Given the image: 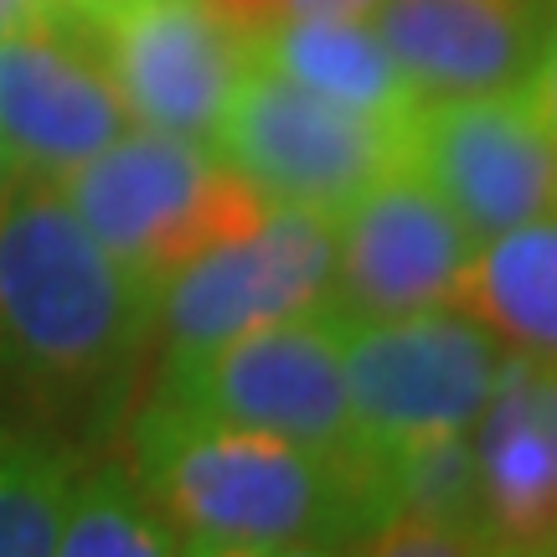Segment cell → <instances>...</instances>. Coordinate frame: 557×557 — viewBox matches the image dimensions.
I'll list each match as a JSON object with an SVG mask.
<instances>
[{"label": "cell", "mask_w": 557, "mask_h": 557, "mask_svg": "<svg viewBox=\"0 0 557 557\" xmlns=\"http://www.w3.org/2000/svg\"><path fill=\"white\" fill-rule=\"evenodd\" d=\"M156 346V284L103 248L52 181H0V377L52 413L120 408Z\"/></svg>", "instance_id": "obj_1"}, {"label": "cell", "mask_w": 557, "mask_h": 557, "mask_svg": "<svg viewBox=\"0 0 557 557\" xmlns=\"http://www.w3.org/2000/svg\"><path fill=\"white\" fill-rule=\"evenodd\" d=\"M129 470L197 542H274L357 553L393 517L377 455H315L227 418L145 398L129 423Z\"/></svg>", "instance_id": "obj_2"}, {"label": "cell", "mask_w": 557, "mask_h": 557, "mask_svg": "<svg viewBox=\"0 0 557 557\" xmlns=\"http://www.w3.org/2000/svg\"><path fill=\"white\" fill-rule=\"evenodd\" d=\"M52 186L83 227L156 289L191 259L253 233L269 212V201L222 165L212 145L145 124H129Z\"/></svg>", "instance_id": "obj_3"}, {"label": "cell", "mask_w": 557, "mask_h": 557, "mask_svg": "<svg viewBox=\"0 0 557 557\" xmlns=\"http://www.w3.org/2000/svg\"><path fill=\"white\" fill-rule=\"evenodd\" d=\"M398 129L403 120L361 114L253 58L212 129V150L269 207H305L336 222L372 181L403 165Z\"/></svg>", "instance_id": "obj_4"}, {"label": "cell", "mask_w": 557, "mask_h": 557, "mask_svg": "<svg viewBox=\"0 0 557 557\" xmlns=\"http://www.w3.org/2000/svg\"><path fill=\"white\" fill-rule=\"evenodd\" d=\"M398 135L403 165L475 243L553 212V73L496 94L413 99Z\"/></svg>", "instance_id": "obj_5"}, {"label": "cell", "mask_w": 557, "mask_h": 557, "mask_svg": "<svg viewBox=\"0 0 557 557\" xmlns=\"http://www.w3.org/2000/svg\"><path fill=\"white\" fill-rule=\"evenodd\" d=\"M156 398L289 438L315 455H357L341 315L269 320L191 357H160Z\"/></svg>", "instance_id": "obj_6"}, {"label": "cell", "mask_w": 557, "mask_h": 557, "mask_svg": "<svg viewBox=\"0 0 557 557\" xmlns=\"http://www.w3.org/2000/svg\"><path fill=\"white\" fill-rule=\"evenodd\" d=\"M506 357L511 351H500L475 320L444 305L393 320L341 315L351 429L367 449L470 434L506 372Z\"/></svg>", "instance_id": "obj_7"}, {"label": "cell", "mask_w": 557, "mask_h": 557, "mask_svg": "<svg viewBox=\"0 0 557 557\" xmlns=\"http://www.w3.org/2000/svg\"><path fill=\"white\" fill-rule=\"evenodd\" d=\"M94 47L129 120L212 145L259 41L238 37L201 0H62Z\"/></svg>", "instance_id": "obj_8"}, {"label": "cell", "mask_w": 557, "mask_h": 557, "mask_svg": "<svg viewBox=\"0 0 557 557\" xmlns=\"http://www.w3.org/2000/svg\"><path fill=\"white\" fill-rule=\"evenodd\" d=\"M336 222L305 207H269L243 238L191 259L156 289L160 357H191L248 325L331 310Z\"/></svg>", "instance_id": "obj_9"}, {"label": "cell", "mask_w": 557, "mask_h": 557, "mask_svg": "<svg viewBox=\"0 0 557 557\" xmlns=\"http://www.w3.org/2000/svg\"><path fill=\"white\" fill-rule=\"evenodd\" d=\"M129 109L62 0L0 37V160L5 176L62 181L129 129Z\"/></svg>", "instance_id": "obj_10"}, {"label": "cell", "mask_w": 557, "mask_h": 557, "mask_svg": "<svg viewBox=\"0 0 557 557\" xmlns=\"http://www.w3.org/2000/svg\"><path fill=\"white\" fill-rule=\"evenodd\" d=\"M470 248L475 238L465 222L408 165H393L336 218L331 315L393 320L438 310Z\"/></svg>", "instance_id": "obj_11"}, {"label": "cell", "mask_w": 557, "mask_h": 557, "mask_svg": "<svg viewBox=\"0 0 557 557\" xmlns=\"http://www.w3.org/2000/svg\"><path fill=\"white\" fill-rule=\"evenodd\" d=\"M367 26L413 99L496 94L553 73L547 0H377Z\"/></svg>", "instance_id": "obj_12"}, {"label": "cell", "mask_w": 557, "mask_h": 557, "mask_svg": "<svg viewBox=\"0 0 557 557\" xmlns=\"http://www.w3.org/2000/svg\"><path fill=\"white\" fill-rule=\"evenodd\" d=\"M480 527L491 547H542L557 537V387L553 361L506 357L496 393L470 429Z\"/></svg>", "instance_id": "obj_13"}, {"label": "cell", "mask_w": 557, "mask_h": 557, "mask_svg": "<svg viewBox=\"0 0 557 557\" xmlns=\"http://www.w3.org/2000/svg\"><path fill=\"white\" fill-rule=\"evenodd\" d=\"M444 310L475 320L500 351L532 361L557 357V222L532 218L480 238L459 269Z\"/></svg>", "instance_id": "obj_14"}, {"label": "cell", "mask_w": 557, "mask_h": 557, "mask_svg": "<svg viewBox=\"0 0 557 557\" xmlns=\"http://www.w3.org/2000/svg\"><path fill=\"white\" fill-rule=\"evenodd\" d=\"M259 58L325 99L351 103L361 114L403 120L413 109V88L393 67L387 47L367 21L346 16H284L259 41Z\"/></svg>", "instance_id": "obj_15"}, {"label": "cell", "mask_w": 557, "mask_h": 557, "mask_svg": "<svg viewBox=\"0 0 557 557\" xmlns=\"http://www.w3.org/2000/svg\"><path fill=\"white\" fill-rule=\"evenodd\" d=\"M52 557H186V537L135 480L129 459H103L67 485Z\"/></svg>", "instance_id": "obj_16"}, {"label": "cell", "mask_w": 557, "mask_h": 557, "mask_svg": "<svg viewBox=\"0 0 557 557\" xmlns=\"http://www.w3.org/2000/svg\"><path fill=\"white\" fill-rule=\"evenodd\" d=\"M73 475L67 438L0 413V557H52Z\"/></svg>", "instance_id": "obj_17"}, {"label": "cell", "mask_w": 557, "mask_h": 557, "mask_svg": "<svg viewBox=\"0 0 557 557\" xmlns=\"http://www.w3.org/2000/svg\"><path fill=\"white\" fill-rule=\"evenodd\" d=\"M372 455L382 465V485H387L393 517H429V521L480 527V480H475L470 434L413 438V444L372 449Z\"/></svg>", "instance_id": "obj_18"}, {"label": "cell", "mask_w": 557, "mask_h": 557, "mask_svg": "<svg viewBox=\"0 0 557 557\" xmlns=\"http://www.w3.org/2000/svg\"><path fill=\"white\" fill-rule=\"evenodd\" d=\"M351 557H491V537L465 521L387 517Z\"/></svg>", "instance_id": "obj_19"}, {"label": "cell", "mask_w": 557, "mask_h": 557, "mask_svg": "<svg viewBox=\"0 0 557 557\" xmlns=\"http://www.w3.org/2000/svg\"><path fill=\"white\" fill-rule=\"evenodd\" d=\"M201 5L248 41H263L284 21V0H201Z\"/></svg>", "instance_id": "obj_20"}, {"label": "cell", "mask_w": 557, "mask_h": 557, "mask_svg": "<svg viewBox=\"0 0 557 557\" xmlns=\"http://www.w3.org/2000/svg\"><path fill=\"white\" fill-rule=\"evenodd\" d=\"M186 557H351L336 547H274V542H197Z\"/></svg>", "instance_id": "obj_21"}, {"label": "cell", "mask_w": 557, "mask_h": 557, "mask_svg": "<svg viewBox=\"0 0 557 557\" xmlns=\"http://www.w3.org/2000/svg\"><path fill=\"white\" fill-rule=\"evenodd\" d=\"M377 0H284V16H346V21H367Z\"/></svg>", "instance_id": "obj_22"}, {"label": "cell", "mask_w": 557, "mask_h": 557, "mask_svg": "<svg viewBox=\"0 0 557 557\" xmlns=\"http://www.w3.org/2000/svg\"><path fill=\"white\" fill-rule=\"evenodd\" d=\"M47 0H0V37L11 32V26H21L26 16H37Z\"/></svg>", "instance_id": "obj_23"}, {"label": "cell", "mask_w": 557, "mask_h": 557, "mask_svg": "<svg viewBox=\"0 0 557 557\" xmlns=\"http://www.w3.org/2000/svg\"><path fill=\"white\" fill-rule=\"evenodd\" d=\"M491 557H553V553H542V547H491Z\"/></svg>", "instance_id": "obj_24"}, {"label": "cell", "mask_w": 557, "mask_h": 557, "mask_svg": "<svg viewBox=\"0 0 557 557\" xmlns=\"http://www.w3.org/2000/svg\"><path fill=\"white\" fill-rule=\"evenodd\" d=\"M0 181H5V160H0Z\"/></svg>", "instance_id": "obj_25"}]
</instances>
